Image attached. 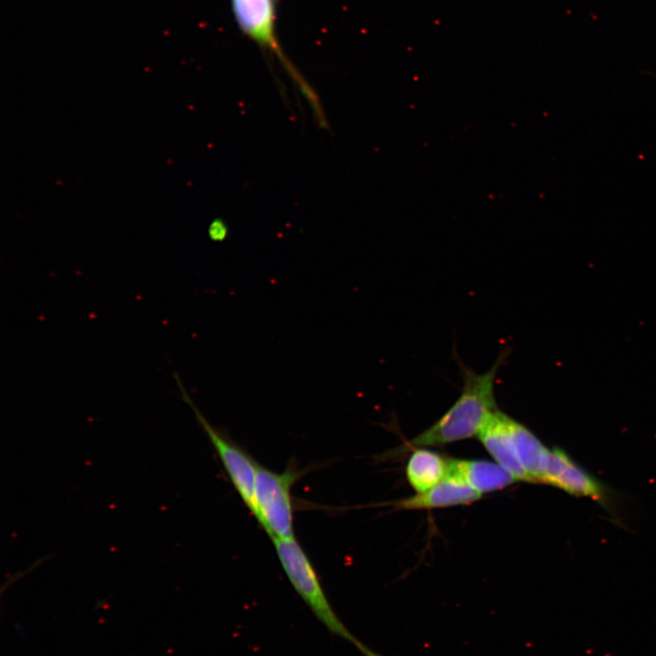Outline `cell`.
<instances>
[{"mask_svg":"<svg viewBox=\"0 0 656 656\" xmlns=\"http://www.w3.org/2000/svg\"><path fill=\"white\" fill-rule=\"evenodd\" d=\"M509 355L504 349L491 367L477 373L457 357L463 378L458 398L432 425L417 436L391 452L401 456L412 449L428 446H444L477 436L489 415L496 410L495 386L500 367Z\"/></svg>","mask_w":656,"mask_h":656,"instance_id":"cell-1","label":"cell"},{"mask_svg":"<svg viewBox=\"0 0 656 656\" xmlns=\"http://www.w3.org/2000/svg\"><path fill=\"white\" fill-rule=\"evenodd\" d=\"M280 563L301 599L326 629L354 645L364 656H382L359 641L333 609L310 559L295 538L272 540Z\"/></svg>","mask_w":656,"mask_h":656,"instance_id":"cell-2","label":"cell"},{"mask_svg":"<svg viewBox=\"0 0 656 656\" xmlns=\"http://www.w3.org/2000/svg\"><path fill=\"white\" fill-rule=\"evenodd\" d=\"M300 475V471L292 466L282 472L258 466L254 490L255 518L272 540L294 538L292 488Z\"/></svg>","mask_w":656,"mask_h":656,"instance_id":"cell-3","label":"cell"},{"mask_svg":"<svg viewBox=\"0 0 656 656\" xmlns=\"http://www.w3.org/2000/svg\"><path fill=\"white\" fill-rule=\"evenodd\" d=\"M173 378L178 385L181 399L191 408L193 414L215 449L219 458L234 488L241 500L255 518L256 504L254 498L256 474L259 464L239 445L215 427L203 415L189 395L183 382L177 373Z\"/></svg>","mask_w":656,"mask_h":656,"instance_id":"cell-4","label":"cell"},{"mask_svg":"<svg viewBox=\"0 0 656 656\" xmlns=\"http://www.w3.org/2000/svg\"><path fill=\"white\" fill-rule=\"evenodd\" d=\"M240 29L257 45L275 54L288 73L296 70L283 55L276 36L277 0H231Z\"/></svg>","mask_w":656,"mask_h":656,"instance_id":"cell-5","label":"cell"},{"mask_svg":"<svg viewBox=\"0 0 656 656\" xmlns=\"http://www.w3.org/2000/svg\"><path fill=\"white\" fill-rule=\"evenodd\" d=\"M510 420L511 416L497 408L484 423L477 437L496 462L517 481L530 482L518 456Z\"/></svg>","mask_w":656,"mask_h":656,"instance_id":"cell-6","label":"cell"},{"mask_svg":"<svg viewBox=\"0 0 656 656\" xmlns=\"http://www.w3.org/2000/svg\"><path fill=\"white\" fill-rule=\"evenodd\" d=\"M541 483L552 485L574 496L589 497L599 501L605 498L603 487L559 448L549 451Z\"/></svg>","mask_w":656,"mask_h":656,"instance_id":"cell-7","label":"cell"},{"mask_svg":"<svg viewBox=\"0 0 656 656\" xmlns=\"http://www.w3.org/2000/svg\"><path fill=\"white\" fill-rule=\"evenodd\" d=\"M481 497L459 477L448 476L434 487L410 497L393 503L397 509H434L454 506L468 505Z\"/></svg>","mask_w":656,"mask_h":656,"instance_id":"cell-8","label":"cell"},{"mask_svg":"<svg viewBox=\"0 0 656 656\" xmlns=\"http://www.w3.org/2000/svg\"><path fill=\"white\" fill-rule=\"evenodd\" d=\"M462 479L479 494L512 485L516 478L497 463L487 460L449 459V473Z\"/></svg>","mask_w":656,"mask_h":656,"instance_id":"cell-9","label":"cell"},{"mask_svg":"<svg viewBox=\"0 0 656 656\" xmlns=\"http://www.w3.org/2000/svg\"><path fill=\"white\" fill-rule=\"evenodd\" d=\"M406 477L417 492H425L442 480L449 473V459L425 448H415L406 465Z\"/></svg>","mask_w":656,"mask_h":656,"instance_id":"cell-10","label":"cell"},{"mask_svg":"<svg viewBox=\"0 0 656 656\" xmlns=\"http://www.w3.org/2000/svg\"><path fill=\"white\" fill-rule=\"evenodd\" d=\"M510 428L519 461L530 483H541L549 449L526 425L511 417Z\"/></svg>","mask_w":656,"mask_h":656,"instance_id":"cell-11","label":"cell"},{"mask_svg":"<svg viewBox=\"0 0 656 656\" xmlns=\"http://www.w3.org/2000/svg\"><path fill=\"white\" fill-rule=\"evenodd\" d=\"M229 228L226 222L220 218L213 220L209 225L208 235L213 241H223L227 238Z\"/></svg>","mask_w":656,"mask_h":656,"instance_id":"cell-12","label":"cell"}]
</instances>
